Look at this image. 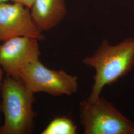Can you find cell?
<instances>
[{
	"label": "cell",
	"mask_w": 134,
	"mask_h": 134,
	"mask_svg": "<svg viewBox=\"0 0 134 134\" xmlns=\"http://www.w3.org/2000/svg\"><path fill=\"white\" fill-rule=\"evenodd\" d=\"M83 64L95 70L94 82L87 99L100 98L103 88L118 81L134 68V39L128 38L116 45L104 39L91 56L83 58Z\"/></svg>",
	"instance_id": "obj_1"
},
{
	"label": "cell",
	"mask_w": 134,
	"mask_h": 134,
	"mask_svg": "<svg viewBox=\"0 0 134 134\" xmlns=\"http://www.w3.org/2000/svg\"><path fill=\"white\" fill-rule=\"evenodd\" d=\"M1 90L5 120L0 126V134L32 133L36 117L33 107L34 93L19 80L7 75Z\"/></svg>",
	"instance_id": "obj_2"
},
{
	"label": "cell",
	"mask_w": 134,
	"mask_h": 134,
	"mask_svg": "<svg viewBox=\"0 0 134 134\" xmlns=\"http://www.w3.org/2000/svg\"><path fill=\"white\" fill-rule=\"evenodd\" d=\"M79 110L85 134H134V123L103 97L82 101Z\"/></svg>",
	"instance_id": "obj_3"
},
{
	"label": "cell",
	"mask_w": 134,
	"mask_h": 134,
	"mask_svg": "<svg viewBox=\"0 0 134 134\" xmlns=\"http://www.w3.org/2000/svg\"><path fill=\"white\" fill-rule=\"evenodd\" d=\"M19 80L34 93L44 92L53 96H71L77 93L79 87L77 76L64 70H51L39 59L22 70Z\"/></svg>",
	"instance_id": "obj_4"
},
{
	"label": "cell",
	"mask_w": 134,
	"mask_h": 134,
	"mask_svg": "<svg viewBox=\"0 0 134 134\" xmlns=\"http://www.w3.org/2000/svg\"><path fill=\"white\" fill-rule=\"evenodd\" d=\"M38 41L36 39L20 36L0 43V67L7 76L19 80L22 70L39 59Z\"/></svg>",
	"instance_id": "obj_5"
},
{
	"label": "cell",
	"mask_w": 134,
	"mask_h": 134,
	"mask_svg": "<svg viewBox=\"0 0 134 134\" xmlns=\"http://www.w3.org/2000/svg\"><path fill=\"white\" fill-rule=\"evenodd\" d=\"M20 36L39 41L45 39L34 23L30 9L14 3H0V43Z\"/></svg>",
	"instance_id": "obj_6"
},
{
	"label": "cell",
	"mask_w": 134,
	"mask_h": 134,
	"mask_svg": "<svg viewBox=\"0 0 134 134\" xmlns=\"http://www.w3.org/2000/svg\"><path fill=\"white\" fill-rule=\"evenodd\" d=\"M30 10L34 24L42 32L55 27L67 14L65 0H35Z\"/></svg>",
	"instance_id": "obj_7"
},
{
	"label": "cell",
	"mask_w": 134,
	"mask_h": 134,
	"mask_svg": "<svg viewBox=\"0 0 134 134\" xmlns=\"http://www.w3.org/2000/svg\"><path fill=\"white\" fill-rule=\"evenodd\" d=\"M77 127L72 119L66 116H58L52 120L42 134H76Z\"/></svg>",
	"instance_id": "obj_8"
},
{
	"label": "cell",
	"mask_w": 134,
	"mask_h": 134,
	"mask_svg": "<svg viewBox=\"0 0 134 134\" xmlns=\"http://www.w3.org/2000/svg\"><path fill=\"white\" fill-rule=\"evenodd\" d=\"M12 3L22 5L25 7L30 9L34 4L35 0H10Z\"/></svg>",
	"instance_id": "obj_9"
},
{
	"label": "cell",
	"mask_w": 134,
	"mask_h": 134,
	"mask_svg": "<svg viewBox=\"0 0 134 134\" xmlns=\"http://www.w3.org/2000/svg\"><path fill=\"white\" fill-rule=\"evenodd\" d=\"M3 73H4V71L3 70V69H2V68L0 67V86L1 85V81L3 79ZM1 121V118L0 117V122Z\"/></svg>",
	"instance_id": "obj_10"
},
{
	"label": "cell",
	"mask_w": 134,
	"mask_h": 134,
	"mask_svg": "<svg viewBox=\"0 0 134 134\" xmlns=\"http://www.w3.org/2000/svg\"><path fill=\"white\" fill-rule=\"evenodd\" d=\"M7 0H0V3H2V2H6Z\"/></svg>",
	"instance_id": "obj_11"
}]
</instances>
